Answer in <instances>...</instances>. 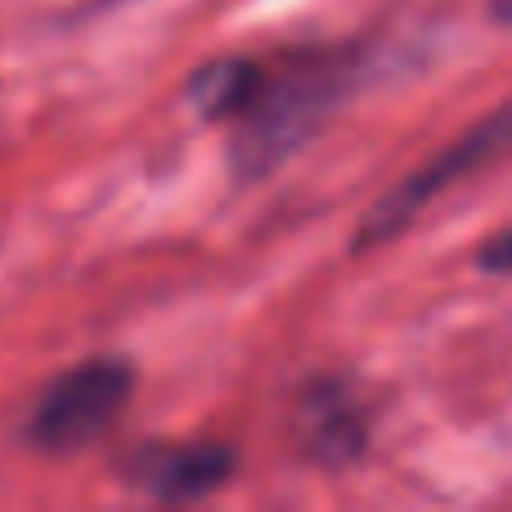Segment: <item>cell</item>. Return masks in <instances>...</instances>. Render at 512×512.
I'll use <instances>...</instances> for the list:
<instances>
[{"mask_svg":"<svg viewBox=\"0 0 512 512\" xmlns=\"http://www.w3.org/2000/svg\"><path fill=\"white\" fill-rule=\"evenodd\" d=\"M364 41L279 45L221 54L194 68L185 99L203 122L225 126L234 180H261L292 158L364 81Z\"/></svg>","mask_w":512,"mask_h":512,"instance_id":"cell-1","label":"cell"},{"mask_svg":"<svg viewBox=\"0 0 512 512\" xmlns=\"http://www.w3.org/2000/svg\"><path fill=\"white\" fill-rule=\"evenodd\" d=\"M135 396V364L122 355H90L41 387L23 418V445L41 454H81L99 445Z\"/></svg>","mask_w":512,"mask_h":512,"instance_id":"cell-2","label":"cell"},{"mask_svg":"<svg viewBox=\"0 0 512 512\" xmlns=\"http://www.w3.org/2000/svg\"><path fill=\"white\" fill-rule=\"evenodd\" d=\"M508 153H512V99L499 104L495 113H486L477 126H468L459 140L445 144V149L436 153V158H427L418 171H409L396 189H387V194L360 216L351 252L364 256V252L382 248V243L400 239V234H405L427 207L441 203L454 185L490 171L495 162H504Z\"/></svg>","mask_w":512,"mask_h":512,"instance_id":"cell-3","label":"cell"},{"mask_svg":"<svg viewBox=\"0 0 512 512\" xmlns=\"http://www.w3.org/2000/svg\"><path fill=\"white\" fill-rule=\"evenodd\" d=\"M292 436L301 454L328 472H346L369 454L373 414L346 378H310L292 400Z\"/></svg>","mask_w":512,"mask_h":512,"instance_id":"cell-4","label":"cell"},{"mask_svg":"<svg viewBox=\"0 0 512 512\" xmlns=\"http://www.w3.org/2000/svg\"><path fill=\"white\" fill-rule=\"evenodd\" d=\"M239 454L225 441H144L122 459L126 486L158 504H194L234 481Z\"/></svg>","mask_w":512,"mask_h":512,"instance_id":"cell-5","label":"cell"},{"mask_svg":"<svg viewBox=\"0 0 512 512\" xmlns=\"http://www.w3.org/2000/svg\"><path fill=\"white\" fill-rule=\"evenodd\" d=\"M477 265H481L486 274H512V225H508V230H499L495 239L481 243Z\"/></svg>","mask_w":512,"mask_h":512,"instance_id":"cell-6","label":"cell"},{"mask_svg":"<svg viewBox=\"0 0 512 512\" xmlns=\"http://www.w3.org/2000/svg\"><path fill=\"white\" fill-rule=\"evenodd\" d=\"M490 14H495L499 23H512V0H490Z\"/></svg>","mask_w":512,"mask_h":512,"instance_id":"cell-7","label":"cell"}]
</instances>
